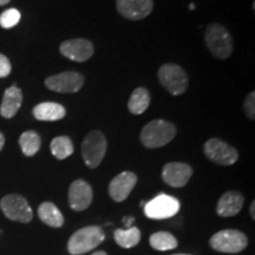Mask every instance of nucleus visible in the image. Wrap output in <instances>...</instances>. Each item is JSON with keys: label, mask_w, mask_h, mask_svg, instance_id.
<instances>
[{"label": "nucleus", "mask_w": 255, "mask_h": 255, "mask_svg": "<svg viewBox=\"0 0 255 255\" xmlns=\"http://www.w3.org/2000/svg\"><path fill=\"white\" fill-rule=\"evenodd\" d=\"M248 239L237 229H225L218 232L210 239V247L216 252L227 254L240 253L247 247Z\"/></svg>", "instance_id": "obj_6"}, {"label": "nucleus", "mask_w": 255, "mask_h": 255, "mask_svg": "<svg viewBox=\"0 0 255 255\" xmlns=\"http://www.w3.org/2000/svg\"><path fill=\"white\" fill-rule=\"evenodd\" d=\"M66 110L62 104L55 102H44L33 108V116L43 122H56L65 117Z\"/></svg>", "instance_id": "obj_18"}, {"label": "nucleus", "mask_w": 255, "mask_h": 255, "mask_svg": "<svg viewBox=\"0 0 255 255\" xmlns=\"http://www.w3.org/2000/svg\"><path fill=\"white\" fill-rule=\"evenodd\" d=\"M9 1H11V0H0V6H2V5H6V4H8Z\"/></svg>", "instance_id": "obj_32"}, {"label": "nucleus", "mask_w": 255, "mask_h": 255, "mask_svg": "<svg viewBox=\"0 0 255 255\" xmlns=\"http://www.w3.org/2000/svg\"><path fill=\"white\" fill-rule=\"evenodd\" d=\"M158 81L169 94L180 96L188 89V76L180 65L173 63L163 64L158 70Z\"/></svg>", "instance_id": "obj_5"}, {"label": "nucleus", "mask_w": 255, "mask_h": 255, "mask_svg": "<svg viewBox=\"0 0 255 255\" xmlns=\"http://www.w3.org/2000/svg\"><path fill=\"white\" fill-rule=\"evenodd\" d=\"M60 53L73 62H87L94 55V44L90 40L77 38V39L65 40L59 46Z\"/></svg>", "instance_id": "obj_11"}, {"label": "nucleus", "mask_w": 255, "mask_h": 255, "mask_svg": "<svg viewBox=\"0 0 255 255\" xmlns=\"http://www.w3.org/2000/svg\"><path fill=\"white\" fill-rule=\"evenodd\" d=\"M244 196L239 191H227L220 197L218 206H216V213L222 218L238 215L244 206Z\"/></svg>", "instance_id": "obj_16"}, {"label": "nucleus", "mask_w": 255, "mask_h": 255, "mask_svg": "<svg viewBox=\"0 0 255 255\" xmlns=\"http://www.w3.org/2000/svg\"><path fill=\"white\" fill-rule=\"evenodd\" d=\"M117 11L124 18L130 20H141L151 13L152 0H117Z\"/></svg>", "instance_id": "obj_12"}, {"label": "nucleus", "mask_w": 255, "mask_h": 255, "mask_svg": "<svg viewBox=\"0 0 255 255\" xmlns=\"http://www.w3.org/2000/svg\"><path fill=\"white\" fill-rule=\"evenodd\" d=\"M21 103H23V92L17 85H12L4 92V97L0 105V115L4 119H12L20 109Z\"/></svg>", "instance_id": "obj_17"}, {"label": "nucleus", "mask_w": 255, "mask_h": 255, "mask_svg": "<svg viewBox=\"0 0 255 255\" xmlns=\"http://www.w3.org/2000/svg\"><path fill=\"white\" fill-rule=\"evenodd\" d=\"M92 196V188L84 180H76L69 188V205L76 212L87 209L91 205Z\"/></svg>", "instance_id": "obj_14"}, {"label": "nucleus", "mask_w": 255, "mask_h": 255, "mask_svg": "<svg viewBox=\"0 0 255 255\" xmlns=\"http://www.w3.org/2000/svg\"><path fill=\"white\" fill-rule=\"evenodd\" d=\"M12 66L8 58L6 56L0 53V78H5L11 73Z\"/></svg>", "instance_id": "obj_27"}, {"label": "nucleus", "mask_w": 255, "mask_h": 255, "mask_svg": "<svg viewBox=\"0 0 255 255\" xmlns=\"http://www.w3.org/2000/svg\"><path fill=\"white\" fill-rule=\"evenodd\" d=\"M245 113H246L247 117L251 121H254L255 119V92L252 91L250 95L247 96L246 100L244 103Z\"/></svg>", "instance_id": "obj_26"}, {"label": "nucleus", "mask_w": 255, "mask_h": 255, "mask_svg": "<svg viewBox=\"0 0 255 255\" xmlns=\"http://www.w3.org/2000/svg\"><path fill=\"white\" fill-rule=\"evenodd\" d=\"M176 132V127L169 121L154 120L142 129L141 142L145 148H161L173 141Z\"/></svg>", "instance_id": "obj_1"}, {"label": "nucleus", "mask_w": 255, "mask_h": 255, "mask_svg": "<svg viewBox=\"0 0 255 255\" xmlns=\"http://www.w3.org/2000/svg\"><path fill=\"white\" fill-rule=\"evenodd\" d=\"M91 255H108V254L105 253V252H103V251H100V252H96V253L91 254Z\"/></svg>", "instance_id": "obj_31"}, {"label": "nucleus", "mask_w": 255, "mask_h": 255, "mask_svg": "<svg viewBox=\"0 0 255 255\" xmlns=\"http://www.w3.org/2000/svg\"><path fill=\"white\" fill-rule=\"evenodd\" d=\"M4 144H5V137L1 132H0V151H1V149H2V146H4Z\"/></svg>", "instance_id": "obj_30"}, {"label": "nucleus", "mask_w": 255, "mask_h": 255, "mask_svg": "<svg viewBox=\"0 0 255 255\" xmlns=\"http://www.w3.org/2000/svg\"><path fill=\"white\" fill-rule=\"evenodd\" d=\"M21 14L17 8H8L0 14V26L2 28H12L20 21Z\"/></svg>", "instance_id": "obj_25"}, {"label": "nucleus", "mask_w": 255, "mask_h": 255, "mask_svg": "<svg viewBox=\"0 0 255 255\" xmlns=\"http://www.w3.org/2000/svg\"><path fill=\"white\" fill-rule=\"evenodd\" d=\"M116 244L122 248H132L141 240V232L137 227L116 229L114 234Z\"/></svg>", "instance_id": "obj_22"}, {"label": "nucleus", "mask_w": 255, "mask_h": 255, "mask_svg": "<svg viewBox=\"0 0 255 255\" xmlns=\"http://www.w3.org/2000/svg\"><path fill=\"white\" fill-rule=\"evenodd\" d=\"M0 209L8 220L27 223L33 218V213L25 197L18 194H9L0 201Z\"/></svg>", "instance_id": "obj_7"}, {"label": "nucleus", "mask_w": 255, "mask_h": 255, "mask_svg": "<svg viewBox=\"0 0 255 255\" xmlns=\"http://www.w3.org/2000/svg\"><path fill=\"white\" fill-rule=\"evenodd\" d=\"M175 255H190V254H175Z\"/></svg>", "instance_id": "obj_34"}, {"label": "nucleus", "mask_w": 255, "mask_h": 255, "mask_svg": "<svg viewBox=\"0 0 255 255\" xmlns=\"http://www.w3.org/2000/svg\"><path fill=\"white\" fill-rule=\"evenodd\" d=\"M203 150L210 161L220 165H232L239 158V152L234 146L229 145L228 143L216 137L209 138L205 143Z\"/></svg>", "instance_id": "obj_9"}, {"label": "nucleus", "mask_w": 255, "mask_h": 255, "mask_svg": "<svg viewBox=\"0 0 255 255\" xmlns=\"http://www.w3.org/2000/svg\"><path fill=\"white\" fill-rule=\"evenodd\" d=\"M38 216L45 225L53 228H59L64 225L62 212L52 202H43L38 208Z\"/></svg>", "instance_id": "obj_19"}, {"label": "nucleus", "mask_w": 255, "mask_h": 255, "mask_svg": "<svg viewBox=\"0 0 255 255\" xmlns=\"http://www.w3.org/2000/svg\"><path fill=\"white\" fill-rule=\"evenodd\" d=\"M45 85L51 91L60 94H75L84 85V77L79 72L65 71L45 79Z\"/></svg>", "instance_id": "obj_10"}, {"label": "nucleus", "mask_w": 255, "mask_h": 255, "mask_svg": "<svg viewBox=\"0 0 255 255\" xmlns=\"http://www.w3.org/2000/svg\"><path fill=\"white\" fill-rule=\"evenodd\" d=\"M150 246L156 251H170L177 247V240L171 233L157 232L154 233L149 239Z\"/></svg>", "instance_id": "obj_24"}, {"label": "nucleus", "mask_w": 255, "mask_h": 255, "mask_svg": "<svg viewBox=\"0 0 255 255\" xmlns=\"http://www.w3.org/2000/svg\"><path fill=\"white\" fill-rule=\"evenodd\" d=\"M19 145H20L21 151L25 156H31L36 155L39 151L40 145H41V138L39 133L33 131V130H28L21 133V136L19 137Z\"/></svg>", "instance_id": "obj_21"}, {"label": "nucleus", "mask_w": 255, "mask_h": 255, "mask_svg": "<svg viewBox=\"0 0 255 255\" xmlns=\"http://www.w3.org/2000/svg\"><path fill=\"white\" fill-rule=\"evenodd\" d=\"M50 149L57 159H65L73 154V143L69 136H57L51 142Z\"/></svg>", "instance_id": "obj_23"}, {"label": "nucleus", "mask_w": 255, "mask_h": 255, "mask_svg": "<svg viewBox=\"0 0 255 255\" xmlns=\"http://www.w3.org/2000/svg\"><path fill=\"white\" fill-rule=\"evenodd\" d=\"M205 40L210 53L216 58L226 59L232 55L233 38L223 25L209 24L205 32Z\"/></svg>", "instance_id": "obj_3"}, {"label": "nucleus", "mask_w": 255, "mask_h": 255, "mask_svg": "<svg viewBox=\"0 0 255 255\" xmlns=\"http://www.w3.org/2000/svg\"><path fill=\"white\" fill-rule=\"evenodd\" d=\"M150 104V95L145 88H137L132 91L128 102V109L133 115H141Z\"/></svg>", "instance_id": "obj_20"}, {"label": "nucleus", "mask_w": 255, "mask_h": 255, "mask_svg": "<svg viewBox=\"0 0 255 255\" xmlns=\"http://www.w3.org/2000/svg\"><path fill=\"white\" fill-rule=\"evenodd\" d=\"M123 222H124V225H126L127 229L128 228H131V227H133L132 223L135 222V219H133L132 216H130V218H124L123 219Z\"/></svg>", "instance_id": "obj_28"}, {"label": "nucleus", "mask_w": 255, "mask_h": 255, "mask_svg": "<svg viewBox=\"0 0 255 255\" xmlns=\"http://www.w3.org/2000/svg\"><path fill=\"white\" fill-rule=\"evenodd\" d=\"M180 210V202L176 197L159 194L144 205V214L152 220H164L173 218Z\"/></svg>", "instance_id": "obj_8"}, {"label": "nucleus", "mask_w": 255, "mask_h": 255, "mask_svg": "<svg viewBox=\"0 0 255 255\" xmlns=\"http://www.w3.org/2000/svg\"><path fill=\"white\" fill-rule=\"evenodd\" d=\"M107 149L108 142L103 132L100 130H92L89 132L82 143V155L85 164L91 169L97 168L103 161Z\"/></svg>", "instance_id": "obj_4"}, {"label": "nucleus", "mask_w": 255, "mask_h": 255, "mask_svg": "<svg viewBox=\"0 0 255 255\" xmlns=\"http://www.w3.org/2000/svg\"><path fill=\"white\" fill-rule=\"evenodd\" d=\"M193 8H195V6H194V4H191L190 5V9H193Z\"/></svg>", "instance_id": "obj_33"}, {"label": "nucleus", "mask_w": 255, "mask_h": 255, "mask_svg": "<svg viewBox=\"0 0 255 255\" xmlns=\"http://www.w3.org/2000/svg\"><path fill=\"white\" fill-rule=\"evenodd\" d=\"M250 212H251V216H252V219L255 220V202H254V201H253V202H252L251 208H250Z\"/></svg>", "instance_id": "obj_29"}, {"label": "nucleus", "mask_w": 255, "mask_h": 255, "mask_svg": "<svg viewBox=\"0 0 255 255\" xmlns=\"http://www.w3.org/2000/svg\"><path fill=\"white\" fill-rule=\"evenodd\" d=\"M105 239V233L100 226H88L73 233L68 242V251L72 255H82L95 250Z\"/></svg>", "instance_id": "obj_2"}, {"label": "nucleus", "mask_w": 255, "mask_h": 255, "mask_svg": "<svg viewBox=\"0 0 255 255\" xmlns=\"http://www.w3.org/2000/svg\"><path fill=\"white\" fill-rule=\"evenodd\" d=\"M193 169L189 164L182 162H170L163 167L162 170V178L168 186L174 188L184 187L189 182Z\"/></svg>", "instance_id": "obj_13"}, {"label": "nucleus", "mask_w": 255, "mask_h": 255, "mask_svg": "<svg viewBox=\"0 0 255 255\" xmlns=\"http://www.w3.org/2000/svg\"><path fill=\"white\" fill-rule=\"evenodd\" d=\"M137 183V176L131 171H123L115 176L109 184V194L116 202H122L130 195Z\"/></svg>", "instance_id": "obj_15"}]
</instances>
